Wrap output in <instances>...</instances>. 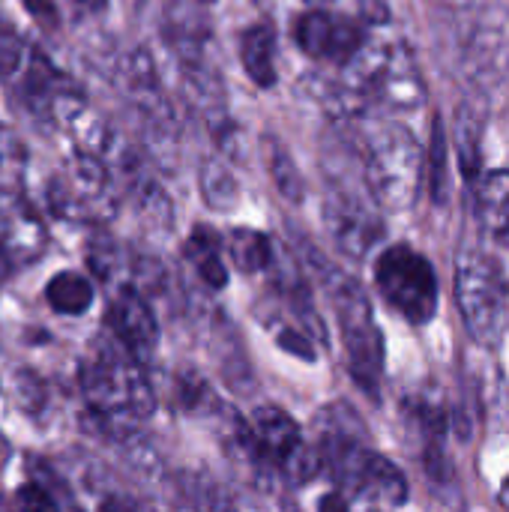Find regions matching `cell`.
<instances>
[{
	"label": "cell",
	"mask_w": 509,
	"mask_h": 512,
	"mask_svg": "<svg viewBox=\"0 0 509 512\" xmlns=\"http://www.w3.org/2000/svg\"><path fill=\"white\" fill-rule=\"evenodd\" d=\"M474 216L480 231L509 246V171L495 168L486 174H477L474 180Z\"/></svg>",
	"instance_id": "5bb4252c"
},
{
	"label": "cell",
	"mask_w": 509,
	"mask_h": 512,
	"mask_svg": "<svg viewBox=\"0 0 509 512\" xmlns=\"http://www.w3.org/2000/svg\"><path fill=\"white\" fill-rule=\"evenodd\" d=\"M18 510L21 512H57V504L51 501V495L36 486V483H27L18 489Z\"/></svg>",
	"instance_id": "cb8c5ba5"
},
{
	"label": "cell",
	"mask_w": 509,
	"mask_h": 512,
	"mask_svg": "<svg viewBox=\"0 0 509 512\" xmlns=\"http://www.w3.org/2000/svg\"><path fill=\"white\" fill-rule=\"evenodd\" d=\"M0 512H9V507H6V504H3V501H0Z\"/></svg>",
	"instance_id": "d6a6232c"
},
{
	"label": "cell",
	"mask_w": 509,
	"mask_h": 512,
	"mask_svg": "<svg viewBox=\"0 0 509 512\" xmlns=\"http://www.w3.org/2000/svg\"><path fill=\"white\" fill-rule=\"evenodd\" d=\"M24 159H27V153L21 147V138L12 129L0 126V171H18V165H24Z\"/></svg>",
	"instance_id": "603a6c76"
},
{
	"label": "cell",
	"mask_w": 509,
	"mask_h": 512,
	"mask_svg": "<svg viewBox=\"0 0 509 512\" xmlns=\"http://www.w3.org/2000/svg\"><path fill=\"white\" fill-rule=\"evenodd\" d=\"M375 285L381 297L414 327L429 324L438 315V276L426 255L399 243L381 252L375 264Z\"/></svg>",
	"instance_id": "5b68a950"
},
{
	"label": "cell",
	"mask_w": 509,
	"mask_h": 512,
	"mask_svg": "<svg viewBox=\"0 0 509 512\" xmlns=\"http://www.w3.org/2000/svg\"><path fill=\"white\" fill-rule=\"evenodd\" d=\"M0 246L15 264L36 258L45 246V228L39 216L12 189H0Z\"/></svg>",
	"instance_id": "4fadbf2b"
},
{
	"label": "cell",
	"mask_w": 509,
	"mask_h": 512,
	"mask_svg": "<svg viewBox=\"0 0 509 512\" xmlns=\"http://www.w3.org/2000/svg\"><path fill=\"white\" fill-rule=\"evenodd\" d=\"M228 252H231V261L237 264V270H243V273H258V270L270 267V258H273L270 237H264L261 231H252V228H234L231 240H228Z\"/></svg>",
	"instance_id": "44dd1931"
},
{
	"label": "cell",
	"mask_w": 509,
	"mask_h": 512,
	"mask_svg": "<svg viewBox=\"0 0 509 512\" xmlns=\"http://www.w3.org/2000/svg\"><path fill=\"white\" fill-rule=\"evenodd\" d=\"M207 0H168L162 12V36L183 63V69L207 66L213 42V18Z\"/></svg>",
	"instance_id": "9c48e42d"
},
{
	"label": "cell",
	"mask_w": 509,
	"mask_h": 512,
	"mask_svg": "<svg viewBox=\"0 0 509 512\" xmlns=\"http://www.w3.org/2000/svg\"><path fill=\"white\" fill-rule=\"evenodd\" d=\"M252 438L255 444L276 462H282L288 471L303 468V477L312 474V459H306L303 453V441H300V429L297 423L279 411V408H258L252 417Z\"/></svg>",
	"instance_id": "7c38bea8"
},
{
	"label": "cell",
	"mask_w": 509,
	"mask_h": 512,
	"mask_svg": "<svg viewBox=\"0 0 509 512\" xmlns=\"http://www.w3.org/2000/svg\"><path fill=\"white\" fill-rule=\"evenodd\" d=\"M456 306L468 336L492 351L509 324V285L501 264L480 246H465L456 258Z\"/></svg>",
	"instance_id": "7a4b0ae2"
},
{
	"label": "cell",
	"mask_w": 509,
	"mask_h": 512,
	"mask_svg": "<svg viewBox=\"0 0 509 512\" xmlns=\"http://www.w3.org/2000/svg\"><path fill=\"white\" fill-rule=\"evenodd\" d=\"M183 252H186V261L195 267L198 279L207 288L219 291V288L228 285V267L222 261V240L210 225H195L186 246H183Z\"/></svg>",
	"instance_id": "e0dca14e"
},
{
	"label": "cell",
	"mask_w": 509,
	"mask_h": 512,
	"mask_svg": "<svg viewBox=\"0 0 509 512\" xmlns=\"http://www.w3.org/2000/svg\"><path fill=\"white\" fill-rule=\"evenodd\" d=\"M45 201L54 216L75 222H105L117 210L114 177L105 159L75 150L45 186Z\"/></svg>",
	"instance_id": "3957f363"
},
{
	"label": "cell",
	"mask_w": 509,
	"mask_h": 512,
	"mask_svg": "<svg viewBox=\"0 0 509 512\" xmlns=\"http://www.w3.org/2000/svg\"><path fill=\"white\" fill-rule=\"evenodd\" d=\"M120 84L132 102V108L138 111V117L150 126V132L156 135H171L174 129V108L159 84L156 66L150 60L147 51L135 48L123 57L120 63Z\"/></svg>",
	"instance_id": "30bf717a"
},
{
	"label": "cell",
	"mask_w": 509,
	"mask_h": 512,
	"mask_svg": "<svg viewBox=\"0 0 509 512\" xmlns=\"http://www.w3.org/2000/svg\"><path fill=\"white\" fill-rule=\"evenodd\" d=\"M294 39L300 51L312 60L348 66L366 45V30L348 18L327 9H309L294 24Z\"/></svg>",
	"instance_id": "52a82bcc"
},
{
	"label": "cell",
	"mask_w": 509,
	"mask_h": 512,
	"mask_svg": "<svg viewBox=\"0 0 509 512\" xmlns=\"http://www.w3.org/2000/svg\"><path fill=\"white\" fill-rule=\"evenodd\" d=\"M84 390L102 414H117V411L150 414V408H153L150 390L144 387L138 372L129 369L111 351H99L84 366Z\"/></svg>",
	"instance_id": "ba28073f"
},
{
	"label": "cell",
	"mask_w": 509,
	"mask_h": 512,
	"mask_svg": "<svg viewBox=\"0 0 509 512\" xmlns=\"http://www.w3.org/2000/svg\"><path fill=\"white\" fill-rule=\"evenodd\" d=\"M378 210L381 207L369 195L363 177H330L324 195V225L348 258H366L369 249L384 237V219Z\"/></svg>",
	"instance_id": "8992f818"
},
{
	"label": "cell",
	"mask_w": 509,
	"mask_h": 512,
	"mask_svg": "<svg viewBox=\"0 0 509 512\" xmlns=\"http://www.w3.org/2000/svg\"><path fill=\"white\" fill-rule=\"evenodd\" d=\"M27 6V12L42 24V27H57V9L54 0H21Z\"/></svg>",
	"instance_id": "d4e9b609"
},
{
	"label": "cell",
	"mask_w": 509,
	"mask_h": 512,
	"mask_svg": "<svg viewBox=\"0 0 509 512\" xmlns=\"http://www.w3.org/2000/svg\"><path fill=\"white\" fill-rule=\"evenodd\" d=\"M351 486L357 492L387 504V507H402L408 501V483H405L402 471L393 462H387L384 456L372 453V450H366Z\"/></svg>",
	"instance_id": "9a60e30c"
},
{
	"label": "cell",
	"mask_w": 509,
	"mask_h": 512,
	"mask_svg": "<svg viewBox=\"0 0 509 512\" xmlns=\"http://www.w3.org/2000/svg\"><path fill=\"white\" fill-rule=\"evenodd\" d=\"M198 183H201L204 204H210L213 210H234L240 204V183L222 156L204 159Z\"/></svg>",
	"instance_id": "ac0fdd59"
},
{
	"label": "cell",
	"mask_w": 509,
	"mask_h": 512,
	"mask_svg": "<svg viewBox=\"0 0 509 512\" xmlns=\"http://www.w3.org/2000/svg\"><path fill=\"white\" fill-rule=\"evenodd\" d=\"M360 174L381 210H408L426 180V153L402 123L375 126L360 147Z\"/></svg>",
	"instance_id": "6da1fadb"
},
{
	"label": "cell",
	"mask_w": 509,
	"mask_h": 512,
	"mask_svg": "<svg viewBox=\"0 0 509 512\" xmlns=\"http://www.w3.org/2000/svg\"><path fill=\"white\" fill-rule=\"evenodd\" d=\"M498 498H501V507L509 512V477L504 480V486H501V495H498Z\"/></svg>",
	"instance_id": "4dcf8cb0"
},
{
	"label": "cell",
	"mask_w": 509,
	"mask_h": 512,
	"mask_svg": "<svg viewBox=\"0 0 509 512\" xmlns=\"http://www.w3.org/2000/svg\"><path fill=\"white\" fill-rule=\"evenodd\" d=\"M45 297H48L54 312H60V315H81L93 303V285L81 273L63 270V273H57L48 282Z\"/></svg>",
	"instance_id": "d6986e66"
},
{
	"label": "cell",
	"mask_w": 509,
	"mask_h": 512,
	"mask_svg": "<svg viewBox=\"0 0 509 512\" xmlns=\"http://www.w3.org/2000/svg\"><path fill=\"white\" fill-rule=\"evenodd\" d=\"M240 60L258 87L276 84V27L270 21H255L240 33Z\"/></svg>",
	"instance_id": "2e32d148"
},
{
	"label": "cell",
	"mask_w": 509,
	"mask_h": 512,
	"mask_svg": "<svg viewBox=\"0 0 509 512\" xmlns=\"http://www.w3.org/2000/svg\"><path fill=\"white\" fill-rule=\"evenodd\" d=\"M75 12H81V15H96V12H102L105 9V0H66Z\"/></svg>",
	"instance_id": "83f0119b"
},
{
	"label": "cell",
	"mask_w": 509,
	"mask_h": 512,
	"mask_svg": "<svg viewBox=\"0 0 509 512\" xmlns=\"http://www.w3.org/2000/svg\"><path fill=\"white\" fill-rule=\"evenodd\" d=\"M207 3H216V0H207Z\"/></svg>",
	"instance_id": "836d02e7"
},
{
	"label": "cell",
	"mask_w": 509,
	"mask_h": 512,
	"mask_svg": "<svg viewBox=\"0 0 509 512\" xmlns=\"http://www.w3.org/2000/svg\"><path fill=\"white\" fill-rule=\"evenodd\" d=\"M318 512H348V501L342 498V495H324L321 501H318Z\"/></svg>",
	"instance_id": "4316f807"
},
{
	"label": "cell",
	"mask_w": 509,
	"mask_h": 512,
	"mask_svg": "<svg viewBox=\"0 0 509 512\" xmlns=\"http://www.w3.org/2000/svg\"><path fill=\"white\" fill-rule=\"evenodd\" d=\"M15 267H18V264L12 261V255H9V252H6V249L0 246V282H3V279H9Z\"/></svg>",
	"instance_id": "f1b7e54d"
},
{
	"label": "cell",
	"mask_w": 509,
	"mask_h": 512,
	"mask_svg": "<svg viewBox=\"0 0 509 512\" xmlns=\"http://www.w3.org/2000/svg\"><path fill=\"white\" fill-rule=\"evenodd\" d=\"M426 177H429V189H432V198L438 204H444V195H447V135H444V123L435 120V129H432V147H429V156H426Z\"/></svg>",
	"instance_id": "7402d4cb"
},
{
	"label": "cell",
	"mask_w": 509,
	"mask_h": 512,
	"mask_svg": "<svg viewBox=\"0 0 509 512\" xmlns=\"http://www.w3.org/2000/svg\"><path fill=\"white\" fill-rule=\"evenodd\" d=\"M264 162H267V171H270L276 189H279L288 201H303V192H306L303 174H300V168L294 165L291 153L282 147V141L273 138V135L264 138Z\"/></svg>",
	"instance_id": "ffe728a7"
},
{
	"label": "cell",
	"mask_w": 509,
	"mask_h": 512,
	"mask_svg": "<svg viewBox=\"0 0 509 512\" xmlns=\"http://www.w3.org/2000/svg\"><path fill=\"white\" fill-rule=\"evenodd\" d=\"M330 294H333L339 327L345 336L351 375L372 399H378L381 369H384V342H381V330L375 324L369 297L351 276L336 273V270H330Z\"/></svg>",
	"instance_id": "277c9868"
},
{
	"label": "cell",
	"mask_w": 509,
	"mask_h": 512,
	"mask_svg": "<svg viewBox=\"0 0 509 512\" xmlns=\"http://www.w3.org/2000/svg\"><path fill=\"white\" fill-rule=\"evenodd\" d=\"M279 342L285 345V351H291V354H297V357H303V360H315V351H312V345H309L306 339H300L294 330H285V333L279 336Z\"/></svg>",
	"instance_id": "484cf974"
},
{
	"label": "cell",
	"mask_w": 509,
	"mask_h": 512,
	"mask_svg": "<svg viewBox=\"0 0 509 512\" xmlns=\"http://www.w3.org/2000/svg\"><path fill=\"white\" fill-rule=\"evenodd\" d=\"M108 327L123 342V348L135 357L150 354L159 339L156 318H153L147 300L135 288H120L114 294V300L108 303Z\"/></svg>",
	"instance_id": "8fae6325"
},
{
	"label": "cell",
	"mask_w": 509,
	"mask_h": 512,
	"mask_svg": "<svg viewBox=\"0 0 509 512\" xmlns=\"http://www.w3.org/2000/svg\"><path fill=\"white\" fill-rule=\"evenodd\" d=\"M99 512H132V510H129V507H126L123 501H117V498H108V501H105V504L99 507Z\"/></svg>",
	"instance_id": "f546056e"
},
{
	"label": "cell",
	"mask_w": 509,
	"mask_h": 512,
	"mask_svg": "<svg viewBox=\"0 0 509 512\" xmlns=\"http://www.w3.org/2000/svg\"><path fill=\"white\" fill-rule=\"evenodd\" d=\"M306 3H309L312 9H324V6H330L333 0H306Z\"/></svg>",
	"instance_id": "1f68e13d"
}]
</instances>
